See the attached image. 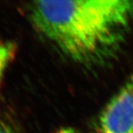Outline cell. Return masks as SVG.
<instances>
[{"label":"cell","mask_w":133,"mask_h":133,"mask_svg":"<svg viewBox=\"0 0 133 133\" xmlns=\"http://www.w3.org/2000/svg\"><path fill=\"white\" fill-rule=\"evenodd\" d=\"M28 13L35 29L62 54L98 66L122 48L133 21V0L36 1Z\"/></svg>","instance_id":"6da1fadb"},{"label":"cell","mask_w":133,"mask_h":133,"mask_svg":"<svg viewBox=\"0 0 133 133\" xmlns=\"http://www.w3.org/2000/svg\"><path fill=\"white\" fill-rule=\"evenodd\" d=\"M95 133H133V74L102 109Z\"/></svg>","instance_id":"7a4b0ae2"},{"label":"cell","mask_w":133,"mask_h":133,"mask_svg":"<svg viewBox=\"0 0 133 133\" xmlns=\"http://www.w3.org/2000/svg\"><path fill=\"white\" fill-rule=\"evenodd\" d=\"M14 52V47L11 44H0V85L3 79L6 68Z\"/></svg>","instance_id":"3957f363"},{"label":"cell","mask_w":133,"mask_h":133,"mask_svg":"<svg viewBox=\"0 0 133 133\" xmlns=\"http://www.w3.org/2000/svg\"><path fill=\"white\" fill-rule=\"evenodd\" d=\"M0 133H16L7 124L0 122Z\"/></svg>","instance_id":"277c9868"},{"label":"cell","mask_w":133,"mask_h":133,"mask_svg":"<svg viewBox=\"0 0 133 133\" xmlns=\"http://www.w3.org/2000/svg\"><path fill=\"white\" fill-rule=\"evenodd\" d=\"M54 133H81L78 130L72 127H64V128L60 129L56 132Z\"/></svg>","instance_id":"5b68a950"}]
</instances>
